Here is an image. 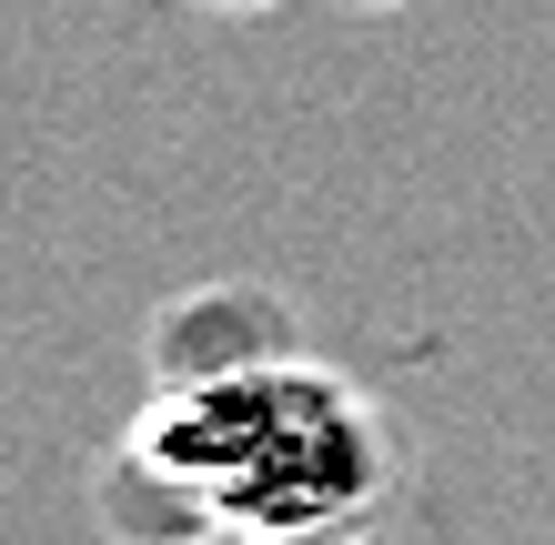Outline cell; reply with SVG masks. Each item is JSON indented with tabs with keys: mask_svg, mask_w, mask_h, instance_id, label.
<instances>
[{
	"mask_svg": "<svg viewBox=\"0 0 555 545\" xmlns=\"http://www.w3.org/2000/svg\"><path fill=\"white\" fill-rule=\"evenodd\" d=\"M203 11H293V0H203ZM353 11H395V0H353Z\"/></svg>",
	"mask_w": 555,
	"mask_h": 545,
	"instance_id": "obj_2",
	"label": "cell"
},
{
	"mask_svg": "<svg viewBox=\"0 0 555 545\" xmlns=\"http://www.w3.org/2000/svg\"><path fill=\"white\" fill-rule=\"evenodd\" d=\"M404 495L395 404L243 283H203L152 324V394L91 485L121 545H364Z\"/></svg>",
	"mask_w": 555,
	"mask_h": 545,
	"instance_id": "obj_1",
	"label": "cell"
}]
</instances>
